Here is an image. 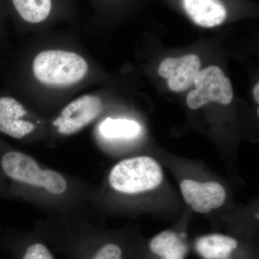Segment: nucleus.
<instances>
[{
  "instance_id": "nucleus-12",
  "label": "nucleus",
  "mask_w": 259,
  "mask_h": 259,
  "mask_svg": "<svg viewBox=\"0 0 259 259\" xmlns=\"http://www.w3.org/2000/svg\"><path fill=\"white\" fill-rule=\"evenodd\" d=\"M141 126L134 120L108 117L100 124V132L107 139H133L139 135Z\"/></svg>"
},
{
  "instance_id": "nucleus-3",
  "label": "nucleus",
  "mask_w": 259,
  "mask_h": 259,
  "mask_svg": "<svg viewBox=\"0 0 259 259\" xmlns=\"http://www.w3.org/2000/svg\"><path fill=\"white\" fill-rule=\"evenodd\" d=\"M164 179L161 165L148 156H139L119 162L112 168L109 182L122 194L144 193L157 188Z\"/></svg>"
},
{
  "instance_id": "nucleus-11",
  "label": "nucleus",
  "mask_w": 259,
  "mask_h": 259,
  "mask_svg": "<svg viewBox=\"0 0 259 259\" xmlns=\"http://www.w3.org/2000/svg\"><path fill=\"white\" fill-rule=\"evenodd\" d=\"M15 9L25 21L39 23L49 17L51 0H12Z\"/></svg>"
},
{
  "instance_id": "nucleus-5",
  "label": "nucleus",
  "mask_w": 259,
  "mask_h": 259,
  "mask_svg": "<svg viewBox=\"0 0 259 259\" xmlns=\"http://www.w3.org/2000/svg\"><path fill=\"white\" fill-rule=\"evenodd\" d=\"M102 111V103L98 97L83 95L68 104L53 125L59 134L71 136L90 125Z\"/></svg>"
},
{
  "instance_id": "nucleus-13",
  "label": "nucleus",
  "mask_w": 259,
  "mask_h": 259,
  "mask_svg": "<svg viewBox=\"0 0 259 259\" xmlns=\"http://www.w3.org/2000/svg\"><path fill=\"white\" fill-rule=\"evenodd\" d=\"M92 259H125L122 248L115 243L102 245L95 252Z\"/></svg>"
},
{
  "instance_id": "nucleus-1",
  "label": "nucleus",
  "mask_w": 259,
  "mask_h": 259,
  "mask_svg": "<svg viewBox=\"0 0 259 259\" xmlns=\"http://www.w3.org/2000/svg\"><path fill=\"white\" fill-rule=\"evenodd\" d=\"M0 171L13 182L42 189L51 194L59 195L67 190V182L61 174L42 168L33 158L20 151H2Z\"/></svg>"
},
{
  "instance_id": "nucleus-2",
  "label": "nucleus",
  "mask_w": 259,
  "mask_h": 259,
  "mask_svg": "<svg viewBox=\"0 0 259 259\" xmlns=\"http://www.w3.org/2000/svg\"><path fill=\"white\" fill-rule=\"evenodd\" d=\"M88 70V63L82 56L67 51H42L32 63V71L37 81L51 87H66L79 82Z\"/></svg>"
},
{
  "instance_id": "nucleus-7",
  "label": "nucleus",
  "mask_w": 259,
  "mask_h": 259,
  "mask_svg": "<svg viewBox=\"0 0 259 259\" xmlns=\"http://www.w3.org/2000/svg\"><path fill=\"white\" fill-rule=\"evenodd\" d=\"M200 69V59L195 54L179 58H167L158 68V74L168 79L172 91L181 92L190 88Z\"/></svg>"
},
{
  "instance_id": "nucleus-4",
  "label": "nucleus",
  "mask_w": 259,
  "mask_h": 259,
  "mask_svg": "<svg viewBox=\"0 0 259 259\" xmlns=\"http://www.w3.org/2000/svg\"><path fill=\"white\" fill-rule=\"evenodd\" d=\"M193 83L195 89L190 92L187 97V105L192 110L210 102L227 105L233 100L231 81L218 66H209L199 71Z\"/></svg>"
},
{
  "instance_id": "nucleus-6",
  "label": "nucleus",
  "mask_w": 259,
  "mask_h": 259,
  "mask_svg": "<svg viewBox=\"0 0 259 259\" xmlns=\"http://www.w3.org/2000/svg\"><path fill=\"white\" fill-rule=\"evenodd\" d=\"M180 190L186 203L200 214H208L220 208L226 199V190L216 182L184 180L181 182Z\"/></svg>"
},
{
  "instance_id": "nucleus-15",
  "label": "nucleus",
  "mask_w": 259,
  "mask_h": 259,
  "mask_svg": "<svg viewBox=\"0 0 259 259\" xmlns=\"http://www.w3.org/2000/svg\"><path fill=\"white\" fill-rule=\"evenodd\" d=\"M253 97H254L255 102L257 103L259 102V84L257 83L255 85L254 90H253Z\"/></svg>"
},
{
  "instance_id": "nucleus-8",
  "label": "nucleus",
  "mask_w": 259,
  "mask_h": 259,
  "mask_svg": "<svg viewBox=\"0 0 259 259\" xmlns=\"http://www.w3.org/2000/svg\"><path fill=\"white\" fill-rule=\"evenodd\" d=\"M239 248L236 238L221 233L204 235L194 242V250L202 259H234Z\"/></svg>"
},
{
  "instance_id": "nucleus-10",
  "label": "nucleus",
  "mask_w": 259,
  "mask_h": 259,
  "mask_svg": "<svg viewBox=\"0 0 259 259\" xmlns=\"http://www.w3.org/2000/svg\"><path fill=\"white\" fill-rule=\"evenodd\" d=\"M147 248L156 259H186L189 253L185 236L171 230L162 231L153 237Z\"/></svg>"
},
{
  "instance_id": "nucleus-14",
  "label": "nucleus",
  "mask_w": 259,
  "mask_h": 259,
  "mask_svg": "<svg viewBox=\"0 0 259 259\" xmlns=\"http://www.w3.org/2000/svg\"><path fill=\"white\" fill-rule=\"evenodd\" d=\"M22 259H54L45 245L35 243L29 245Z\"/></svg>"
},
{
  "instance_id": "nucleus-9",
  "label": "nucleus",
  "mask_w": 259,
  "mask_h": 259,
  "mask_svg": "<svg viewBox=\"0 0 259 259\" xmlns=\"http://www.w3.org/2000/svg\"><path fill=\"white\" fill-rule=\"evenodd\" d=\"M182 3L191 20L203 28L218 26L226 19V7L220 0H182Z\"/></svg>"
}]
</instances>
